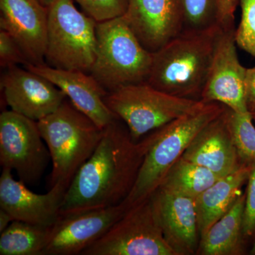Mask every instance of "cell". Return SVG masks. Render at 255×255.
<instances>
[{
    "label": "cell",
    "instance_id": "1",
    "mask_svg": "<svg viewBox=\"0 0 255 255\" xmlns=\"http://www.w3.org/2000/svg\"><path fill=\"white\" fill-rule=\"evenodd\" d=\"M150 143V134L134 141L119 118L109 124L95 152L67 189L60 216L122 204L136 182Z\"/></svg>",
    "mask_w": 255,
    "mask_h": 255
},
{
    "label": "cell",
    "instance_id": "2",
    "mask_svg": "<svg viewBox=\"0 0 255 255\" xmlns=\"http://www.w3.org/2000/svg\"><path fill=\"white\" fill-rule=\"evenodd\" d=\"M220 26L183 30L153 53L147 82L169 95L201 100L214 56Z\"/></svg>",
    "mask_w": 255,
    "mask_h": 255
},
{
    "label": "cell",
    "instance_id": "3",
    "mask_svg": "<svg viewBox=\"0 0 255 255\" xmlns=\"http://www.w3.org/2000/svg\"><path fill=\"white\" fill-rule=\"evenodd\" d=\"M42 137L52 162L50 188H68L74 177L94 153L104 130L82 113L68 98L53 113L38 121Z\"/></svg>",
    "mask_w": 255,
    "mask_h": 255
},
{
    "label": "cell",
    "instance_id": "4",
    "mask_svg": "<svg viewBox=\"0 0 255 255\" xmlns=\"http://www.w3.org/2000/svg\"><path fill=\"white\" fill-rule=\"evenodd\" d=\"M226 106L206 104L200 110L179 117L150 132L151 143L136 182L124 201L128 207L150 196L160 185L169 169L182 157L196 135L223 113Z\"/></svg>",
    "mask_w": 255,
    "mask_h": 255
},
{
    "label": "cell",
    "instance_id": "5",
    "mask_svg": "<svg viewBox=\"0 0 255 255\" xmlns=\"http://www.w3.org/2000/svg\"><path fill=\"white\" fill-rule=\"evenodd\" d=\"M97 48L90 75L108 92L147 81L153 53L146 49L124 16L97 22Z\"/></svg>",
    "mask_w": 255,
    "mask_h": 255
},
{
    "label": "cell",
    "instance_id": "6",
    "mask_svg": "<svg viewBox=\"0 0 255 255\" xmlns=\"http://www.w3.org/2000/svg\"><path fill=\"white\" fill-rule=\"evenodd\" d=\"M106 105L127 125L132 140L138 142L156 129L206 105L201 100L171 95L147 82L119 87L105 96Z\"/></svg>",
    "mask_w": 255,
    "mask_h": 255
},
{
    "label": "cell",
    "instance_id": "7",
    "mask_svg": "<svg viewBox=\"0 0 255 255\" xmlns=\"http://www.w3.org/2000/svg\"><path fill=\"white\" fill-rule=\"evenodd\" d=\"M48 9L47 65L90 73L97 54V21L79 11L73 0H55Z\"/></svg>",
    "mask_w": 255,
    "mask_h": 255
},
{
    "label": "cell",
    "instance_id": "8",
    "mask_svg": "<svg viewBox=\"0 0 255 255\" xmlns=\"http://www.w3.org/2000/svg\"><path fill=\"white\" fill-rule=\"evenodd\" d=\"M81 255H177L164 237L152 196L130 206Z\"/></svg>",
    "mask_w": 255,
    "mask_h": 255
},
{
    "label": "cell",
    "instance_id": "9",
    "mask_svg": "<svg viewBox=\"0 0 255 255\" xmlns=\"http://www.w3.org/2000/svg\"><path fill=\"white\" fill-rule=\"evenodd\" d=\"M46 144L36 121L11 110L0 114V164L26 185L38 183L51 160Z\"/></svg>",
    "mask_w": 255,
    "mask_h": 255
},
{
    "label": "cell",
    "instance_id": "10",
    "mask_svg": "<svg viewBox=\"0 0 255 255\" xmlns=\"http://www.w3.org/2000/svg\"><path fill=\"white\" fill-rule=\"evenodd\" d=\"M235 32V25L220 28L201 100L221 104L236 113H251L246 102L247 68L238 58Z\"/></svg>",
    "mask_w": 255,
    "mask_h": 255
},
{
    "label": "cell",
    "instance_id": "11",
    "mask_svg": "<svg viewBox=\"0 0 255 255\" xmlns=\"http://www.w3.org/2000/svg\"><path fill=\"white\" fill-rule=\"evenodd\" d=\"M127 204L60 216L48 228L43 255H81L102 238L128 209Z\"/></svg>",
    "mask_w": 255,
    "mask_h": 255
},
{
    "label": "cell",
    "instance_id": "12",
    "mask_svg": "<svg viewBox=\"0 0 255 255\" xmlns=\"http://www.w3.org/2000/svg\"><path fill=\"white\" fill-rule=\"evenodd\" d=\"M0 84L11 110L36 122L53 113L67 98L44 77L16 65L8 68Z\"/></svg>",
    "mask_w": 255,
    "mask_h": 255
},
{
    "label": "cell",
    "instance_id": "13",
    "mask_svg": "<svg viewBox=\"0 0 255 255\" xmlns=\"http://www.w3.org/2000/svg\"><path fill=\"white\" fill-rule=\"evenodd\" d=\"M12 171L2 168L0 177V209L13 221L50 228L60 217V207L68 188L55 184L46 194H36L13 177Z\"/></svg>",
    "mask_w": 255,
    "mask_h": 255
},
{
    "label": "cell",
    "instance_id": "14",
    "mask_svg": "<svg viewBox=\"0 0 255 255\" xmlns=\"http://www.w3.org/2000/svg\"><path fill=\"white\" fill-rule=\"evenodd\" d=\"M151 196L169 246L177 255H196L201 235L195 198L161 187Z\"/></svg>",
    "mask_w": 255,
    "mask_h": 255
},
{
    "label": "cell",
    "instance_id": "15",
    "mask_svg": "<svg viewBox=\"0 0 255 255\" xmlns=\"http://www.w3.org/2000/svg\"><path fill=\"white\" fill-rule=\"evenodd\" d=\"M123 16L142 46L151 53L184 29L179 0H128Z\"/></svg>",
    "mask_w": 255,
    "mask_h": 255
},
{
    "label": "cell",
    "instance_id": "16",
    "mask_svg": "<svg viewBox=\"0 0 255 255\" xmlns=\"http://www.w3.org/2000/svg\"><path fill=\"white\" fill-rule=\"evenodd\" d=\"M0 27L23 50L28 63L44 64L48 9L41 0H0Z\"/></svg>",
    "mask_w": 255,
    "mask_h": 255
},
{
    "label": "cell",
    "instance_id": "17",
    "mask_svg": "<svg viewBox=\"0 0 255 255\" xmlns=\"http://www.w3.org/2000/svg\"><path fill=\"white\" fill-rule=\"evenodd\" d=\"M24 66L54 84L78 110L102 128L118 118L106 105L107 92L91 75L78 70L55 68L46 64L28 63Z\"/></svg>",
    "mask_w": 255,
    "mask_h": 255
},
{
    "label": "cell",
    "instance_id": "18",
    "mask_svg": "<svg viewBox=\"0 0 255 255\" xmlns=\"http://www.w3.org/2000/svg\"><path fill=\"white\" fill-rule=\"evenodd\" d=\"M182 157L206 167L220 177L232 173L244 164L228 128L225 110L196 135Z\"/></svg>",
    "mask_w": 255,
    "mask_h": 255
},
{
    "label": "cell",
    "instance_id": "19",
    "mask_svg": "<svg viewBox=\"0 0 255 255\" xmlns=\"http://www.w3.org/2000/svg\"><path fill=\"white\" fill-rule=\"evenodd\" d=\"M255 164L244 163L237 170L220 178L196 199L201 237L226 214L243 193Z\"/></svg>",
    "mask_w": 255,
    "mask_h": 255
},
{
    "label": "cell",
    "instance_id": "20",
    "mask_svg": "<svg viewBox=\"0 0 255 255\" xmlns=\"http://www.w3.org/2000/svg\"><path fill=\"white\" fill-rule=\"evenodd\" d=\"M246 193H242L232 207L201 237L196 255H243L248 243L243 231Z\"/></svg>",
    "mask_w": 255,
    "mask_h": 255
},
{
    "label": "cell",
    "instance_id": "21",
    "mask_svg": "<svg viewBox=\"0 0 255 255\" xmlns=\"http://www.w3.org/2000/svg\"><path fill=\"white\" fill-rule=\"evenodd\" d=\"M220 178L206 167L181 157L169 169L159 187L196 199Z\"/></svg>",
    "mask_w": 255,
    "mask_h": 255
},
{
    "label": "cell",
    "instance_id": "22",
    "mask_svg": "<svg viewBox=\"0 0 255 255\" xmlns=\"http://www.w3.org/2000/svg\"><path fill=\"white\" fill-rule=\"evenodd\" d=\"M48 228L13 221L0 236V255H43Z\"/></svg>",
    "mask_w": 255,
    "mask_h": 255
},
{
    "label": "cell",
    "instance_id": "23",
    "mask_svg": "<svg viewBox=\"0 0 255 255\" xmlns=\"http://www.w3.org/2000/svg\"><path fill=\"white\" fill-rule=\"evenodd\" d=\"M225 117L241 162L255 164V127L251 113H236L226 107Z\"/></svg>",
    "mask_w": 255,
    "mask_h": 255
},
{
    "label": "cell",
    "instance_id": "24",
    "mask_svg": "<svg viewBox=\"0 0 255 255\" xmlns=\"http://www.w3.org/2000/svg\"><path fill=\"white\" fill-rule=\"evenodd\" d=\"M184 29L199 31L217 26V0H179Z\"/></svg>",
    "mask_w": 255,
    "mask_h": 255
},
{
    "label": "cell",
    "instance_id": "25",
    "mask_svg": "<svg viewBox=\"0 0 255 255\" xmlns=\"http://www.w3.org/2000/svg\"><path fill=\"white\" fill-rule=\"evenodd\" d=\"M241 18L236 28L238 47L255 58V0H239Z\"/></svg>",
    "mask_w": 255,
    "mask_h": 255
},
{
    "label": "cell",
    "instance_id": "26",
    "mask_svg": "<svg viewBox=\"0 0 255 255\" xmlns=\"http://www.w3.org/2000/svg\"><path fill=\"white\" fill-rule=\"evenodd\" d=\"M78 3L85 14L97 22L124 16L128 0H73Z\"/></svg>",
    "mask_w": 255,
    "mask_h": 255
},
{
    "label": "cell",
    "instance_id": "27",
    "mask_svg": "<svg viewBox=\"0 0 255 255\" xmlns=\"http://www.w3.org/2000/svg\"><path fill=\"white\" fill-rule=\"evenodd\" d=\"M247 183L248 187L246 191L243 231L247 243L248 244L252 243L253 247L255 241V164Z\"/></svg>",
    "mask_w": 255,
    "mask_h": 255
},
{
    "label": "cell",
    "instance_id": "28",
    "mask_svg": "<svg viewBox=\"0 0 255 255\" xmlns=\"http://www.w3.org/2000/svg\"><path fill=\"white\" fill-rule=\"evenodd\" d=\"M28 62L21 47L8 32L0 31V64L4 68H10L18 64L26 65Z\"/></svg>",
    "mask_w": 255,
    "mask_h": 255
},
{
    "label": "cell",
    "instance_id": "29",
    "mask_svg": "<svg viewBox=\"0 0 255 255\" xmlns=\"http://www.w3.org/2000/svg\"><path fill=\"white\" fill-rule=\"evenodd\" d=\"M239 0H217L218 24L221 27L235 25V12Z\"/></svg>",
    "mask_w": 255,
    "mask_h": 255
},
{
    "label": "cell",
    "instance_id": "30",
    "mask_svg": "<svg viewBox=\"0 0 255 255\" xmlns=\"http://www.w3.org/2000/svg\"><path fill=\"white\" fill-rule=\"evenodd\" d=\"M246 102L251 113L255 112V66L247 68Z\"/></svg>",
    "mask_w": 255,
    "mask_h": 255
},
{
    "label": "cell",
    "instance_id": "31",
    "mask_svg": "<svg viewBox=\"0 0 255 255\" xmlns=\"http://www.w3.org/2000/svg\"><path fill=\"white\" fill-rule=\"evenodd\" d=\"M12 221V218L7 212L0 209V233H2Z\"/></svg>",
    "mask_w": 255,
    "mask_h": 255
},
{
    "label": "cell",
    "instance_id": "32",
    "mask_svg": "<svg viewBox=\"0 0 255 255\" xmlns=\"http://www.w3.org/2000/svg\"><path fill=\"white\" fill-rule=\"evenodd\" d=\"M55 1V0H41V1L42 3H43V4L45 5V6H47V7L50 6V5L53 4Z\"/></svg>",
    "mask_w": 255,
    "mask_h": 255
},
{
    "label": "cell",
    "instance_id": "33",
    "mask_svg": "<svg viewBox=\"0 0 255 255\" xmlns=\"http://www.w3.org/2000/svg\"><path fill=\"white\" fill-rule=\"evenodd\" d=\"M250 254L255 255V243H253V247H252L251 252H250Z\"/></svg>",
    "mask_w": 255,
    "mask_h": 255
},
{
    "label": "cell",
    "instance_id": "34",
    "mask_svg": "<svg viewBox=\"0 0 255 255\" xmlns=\"http://www.w3.org/2000/svg\"><path fill=\"white\" fill-rule=\"evenodd\" d=\"M252 117H253V119L254 122H255V112L254 113H252Z\"/></svg>",
    "mask_w": 255,
    "mask_h": 255
}]
</instances>
